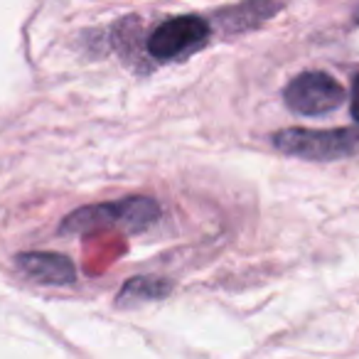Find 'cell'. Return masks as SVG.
<instances>
[{"mask_svg": "<svg viewBox=\"0 0 359 359\" xmlns=\"http://www.w3.org/2000/svg\"><path fill=\"white\" fill-rule=\"evenodd\" d=\"M160 219V207L150 197H126V200L89 205L72 212L60 224L62 234H89L96 229L143 231Z\"/></svg>", "mask_w": 359, "mask_h": 359, "instance_id": "6da1fadb", "label": "cell"}, {"mask_svg": "<svg viewBox=\"0 0 359 359\" xmlns=\"http://www.w3.org/2000/svg\"><path fill=\"white\" fill-rule=\"evenodd\" d=\"M273 145L278 150L303 160H342L359 150V128H285L273 135Z\"/></svg>", "mask_w": 359, "mask_h": 359, "instance_id": "7a4b0ae2", "label": "cell"}, {"mask_svg": "<svg viewBox=\"0 0 359 359\" xmlns=\"http://www.w3.org/2000/svg\"><path fill=\"white\" fill-rule=\"evenodd\" d=\"M285 106L300 116H323L344 101V89L325 72H305L285 86Z\"/></svg>", "mask_w": 359, "mask_h": 359, "instance_id": "3957f363", "label": "cell"}, {"mask_svg": "<svg viewBox=\"0 0 359 359\" xmlns=\"http://www.w3.org/2000/svg\"><path fill=\"white\" fill-rule=\"evenodd\" d=\"M210 37V25L197 15H182L165 20L148 40V52L155 60H177V57L187 55V52L197 50L205 45Z\"/></svg>", "mask_w": 359, "mask_h": 359, "instance_id": "277c9868", "label": "cell"}, {"mask_svg": "<svg viewBox=\"0 0 359 359\" xmlns=\"http://www.w3.org/2000/svg\"><path fill=\"white\" fill-rule=\"evenodd\" d=\"M18 269L35 283L45 285H69L76 278V269L67 256L52 251H27L15 259Z\"/></svg>", "mask_w": 359, "mask_h": 359, "instance_id": "5b68a950", "label": "cell"}, {"mask_svg": "<svg viewBox=\"0 0 359 359\" xmlns=\"http://www.w3.org/2000/svg\"><path fill=\"white\" fill-rule=\"evenodd\" d=\"M170 288H172V283L165 278H158V276H138V278H130L121 288L116 305L118 308H135V305L165 298L170 293Z\"/></svg>", "mask_w": 359, "mask_h": 359, "instance_id": "8992f818", "label": "cell"}, {"mask_svg": "<svg viewBox=\"0 0 359 359\" xmlns=\"http://www.w3.org/2000/svg\"><path fill=\"white\" fill-rule=\"evenodd\" d=\"M349 109H352V118L359 123V74L352 81V104H349Z\"/></svg>", "mask_w": 359, "mask_h": 359, "instance_id": "52a82bcc", "label": "cell"}, {"mask_svg": "<svg viewBox=\"0 0 359 359\" xmlns=\"http://www.w3.org/2000/svg\"><path fill=\"white\" fill-rule=\"evenodd\" d=\"M357 22H359V13H357Z\"/></svg>", "mask_w": 359, "mask_h": 359, "instance_id": "ba28073f", "label": "cell"}]
</instances>
